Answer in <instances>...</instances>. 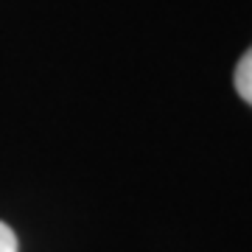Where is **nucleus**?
<instances>
[{
    "mask_svg": "<svg viewBox=\"0 0 252 252\" xmlns=\"http://www.w3.org/2000/svg\"><path fill=\"white\" fill-rule=\"evenodd\" d=\"M20 244H17V235L6 221H0V252H17Z\"/></svg>",
    "mask_w": 252,
    "mask_h": 252,
    "instance_id": "2",
    "label": "nucleus"
},
{
    "mask_svg": "<svg viewBox=\"0 0 252 252\" xmlns=\"http://www.w3.org/2000/svg\"><path fill=\"white\" fill-rule=\"evenodd\" d=\"M235 90L252 107V48L241 56V62L235 67Z\"/></svg>",
    "mask_w": 252,
    "mask_h": 252,
    "instance_id": "1",
    "label": "nucleus"
}]
</instances>
